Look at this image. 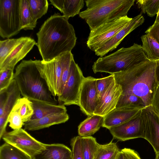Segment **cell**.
<instances>
[{
	"label": "cell",
	"instance_id": "cell-1",
	"mask_svg": "<svg viewBox=\"0 0 159 159\" xmlns=\"http://www.w3.org/2000/svg\"><path fill=\"white\" fill-rule=\"evenodd\" d=\"M36 45L43 61H48L61 54L71 52L77 40L72 25L59 13L51 16L36 33Z\"/></svg>",
	"mask_w": 159,
	"mask_h": 159
},
{
	"label": "cell",
	"instance_id": "cell-2",
	"mask_svg": "<svg viewBox=\"0 0 159 159\" xmlns=\"http://www.w3.org/2000/svg\"><path fill=\"white\" fill-rule=\"evenodd\" d=\"M156 62L148 60L124 71L113 74L122 89V94H134L140 98L145 106L151 105L158 85L156 78Z\"/></svg>",
	"mask_w": 159,
	"mask_h": 159
},
{
	"label": "cell",
	"instance_id": "cell-3",
	"mask_svg": "<svg viewBox=\"0 0 159 159\" xmlns=\"http://www.w3.org/2000/svg\"><path fill=\"white\" fill-rule=\"evenodd\" d=\"M13 79L23 97L30 100L58 104V100L52 95L41 75L36 60L22 61L16 68Z\"/></svg>",
	"mask_w": 159,
	"mask_h": 159
},
{
	"label": "cell",
	"instance_id": "cell-4",
	"mask_svg": "<svg viewBox=\"0 0 159 159\" xmlns=\"http://www.w3.org/2000/svg\"><path fill=\"white\" fill-rule=\"evenodd\" d=\"M135 0H86L87 9L80 12L90 30L117 18L127 16Z\"/></svg>",
	"mask_w": 159,
	"mask_h": 159
},
{
	"label": "cell",
	"instance_id": "cell-5",
	"mask_svg": "<svg viewBox=\"0 0 159 159\" xmlns=\"http://www.w3.org/2000/svg\"><path fill=\"white\" fill-rule=\"evenodd\" d=\"M148 60L142 46L134 43L130 47H123L107 56L100 57L94 62L92 70L94 73L114 74Z\"/></svg>",
	"mask_w": 159,
	"mask_h": 159
},
{
	"label": "cell",
	"instance_id": "cell-6",
	"mask_svg": "<svg viewBox=\"0 0 159 159\" xmlns=\"http://www.w3.org/2000/svg\"><path fill=\"white\" fill-rule=\"evenodd\" d=\"M20 0H0V36L9 38L22 30L20 15Z\"/></svg>",
	"mask_w": 159,
	"mask_h": 159
},
{
	"label": "cell",
	"instance_id": "cell-7",
	"mask_svg": "<svg viewBox=\"0 0 159 159\" xmlns=\"http://www.w3.org/2000/svg\"><path fill=\"white\" fill-rule=\"evenodd\" d=\"M71 53H63L51 61H45L36 60L41 76L46 82L49 90L54 96L59 95V88L64 65Z\"/></svg>",
	"mask_w": 159,
	"mask_h": 159
},
{
	"label": "cell",
	"instance_id": "cell-8",
	"mask_svg": "<svg viewBox=\"0 0 159 159\" xmlns=\"http://www.w3.org/2000/svg\"><path fill=\"white\" fill-rule=\"evenodd\" d=\"M2 138L6 143L19 149L32 159L43 151L46 145L22 128L6 132Z\"/></svg>",
	"mask_w": 159,
	"mask_h": 159
},
{
	"label": "cell",
	"instance_id": "cell-9",
	"mask_svg": "<svg viewBox=\"0 0 159 159\" xmlns=\"http://www.w3.org/2000/svg\"><path fill=\"white\" fill-rule=\"evenodd\" d=\"M132 19L127 16L120 17L90 30L86 43L88 48L94 52L112 38Z\"/></svg>",
	"mask_w": 159,
	"mask_h": 159
},
{
	"label": "cell",
	"instance_id": "cell-10",
	"mask_svg": "<svg viewBox=\"0 0 159 159\" xmlns=\"http://www.w3.org/2000/svg\"><path fill=\"white\" fill-rule=\"evenodd\" d=\"M84 78L80 68L72 58L68 79L61 94L58 97L60 104L78 106L80 91Z\"/></svg>",
	"mask_w": 159,
	"mask_h": 159
},
{
	"label": "cell",
	"instance_id": "cell-11",
	"mask_svg": "<svg viewBox=\"0 0 159 159\" xmlns=\"http://www.w3.org/2000/svg\"><path fill=\"white\" fill-rule=\"evenodd\" d=\"M21 95L13 79L6 89L0 91V139L6 133L8 116Z\"/></svg>",
	"mask_w": 159,
	"mask_h": 159
},
{
	"label": "cell",
	"instance_id": "cell-12",
	"mask_svg": "<svg viewBox=\"0 0 159 159\" xmlns=\"http://www.w3.org/2000/svg\"><path fill=\"white\" fill-rule=\"evenodd\" d=\"M109 130L113 138L120 141L139 138L144 139L145 126L141 112L127 121Z\"/></svg>",
	"mask_w": 159,
	"mask_h": 159
},
{
	"label": "cell",
	"instance_id": "cell-13",
	"mask_svg": "<svg viewBox=\"0 0 159 159\" xmlns=\"http://www.w3.org/2000/svg\"><path fill=\"white\" fill-rule=\"evenodd\" d=\"M96 80L91 76L85 77L80 91L78 106L81 111L88 116L93 115L99 101Z\"/></svg>",
	"mask_w": 159,
	"mask_h": 159
},
{
	"label": "cell",
	"instance_id": "cell-14",
	"mask_svg": "<svg viewBox=\"0 0 159 159\" xmlns=\"http://www.w3.org/2000/svg\"><path fill=\"white\" fill-rule=\"evenodd\" d=\"M141 114L145 126L144 139L152 147L155 153H159V115L151 105L146 107Z\"/></svg>",
	"mask_w": 159,
	"mask_h": 159
},
{
	"label": "cell",
	"instance_id": "cell-15",
	"mask_svg": "<svg viewBox=\"0 0 159 159\" xmlns=\"http://www.w3.org/2000/svg\"><path fill=\"white\" fill-rule=\"evenodd\" d=\"M144 21V18L141 14L132 18L127 24L112 38L97 49L94 52L95 55L102 57L108 52L114 50L127 35L142 25Z\"/></svg>",
	"mask_w": 159,
	"mask_h": 159
},
{
	"label": "cell",
	"instance_id": "cell-16",
	"mask_svg": "<svg viewBox=\"0 0 159 159\" xmlns=\"http://www.w3.org/2000/svg\"><path fill=\"white\" fill-rule=\"evenodd\" d=\"M17 45L0 64V71L14 69L15 65L24 58L36 45L35 40L30 37H22Z\"/></svg>",
	"mask_w": 159,
	"mask_h": 159
},
{
	"label": "cell",
	"instance_id": "cell-17",
	"mask_svg": "<svg viewBox=\"0 0 159 159\" xmlns=\"http://www.w3.org/2000/svg\"><path fill=\"white\" fill-rule=\"evenodd\" d=\"M122 93L121 86L115 80L99 99L93 114L104 117L115 109Z\"/></svg>",
	"mask_w": 159,
	"mask_h": 159
},
{
	"label": "cell",
	"instance_id": "cell-18",
	"mask_svg": "<svg viewBox=\"0 0 159 159\" xmlns=\"http://www.w3.org/2000/svg\"><path fill=\"white\" fill-rule=\"evenodd\" d=\"M143 108L134 106L116 108L103 117L102 127L109 129L121 125L140 113Z\"/></svg>",
	"mask_w": 159,
	"mask_h": 159
},
{
	"label": "cell",
	"instance_id": "cell-19",
	"mask_svg": "<svg viewBox=\"0 0 159 159\" xmlns=\"http://www.w3.org/2000/svg\"><path fill=\"white\" fill-rule=\"evenodd\" d=\"M67 112L44 117L41 118L30 120L25 123V130L35 131L48 127L52 125L64 123L69 119Z\"/></svg>",
	"mask_w": 159,
	"mask_h": 159
},
{
	"label": "cell",
	"instance_id": "cell-20",
	"mask_svg": "<svg viewBox=\"0 0 159 159\" xmlns=\"http://www.w3.org/2000/svg\"><path fill=\"white\" fill-rule=\"evenodd\" d=\"M34 110L30 120L38 119L53 115L67 112L66 107L63 104H54L39 101L30 100Z\"/></svg>",
	"mask_w": 159,
	"mask_h": 159
},
{
	"label": "cell",
	"instance_id": "cell-21",
	"mask_svg": "<svg viewBox=\"0 0 159 159\" xmlns=\"http://www.w3.org/2000/svg\"><path fill=\"white\" fill-rule=\"evenodd\" d=\"M34 159H73L71 150L61 143L46 144L45 148Z\"/></svg>",
	"mask_w": 159,
	"mask_h": 159
},
{
	"label": "cell",
	"instance_id": "cell-22",
	"mask_svg": "<svg viewBox=\"0 0 159 159\" xmlns=\"http://www.w3.org/2000/svg\"><path fill=\"white\" fill-rule=\"evenodd\" d=\"M51 4L68 20L79 14L84 6V0H49Z\"/></svg>",
	"mask_w": 159,
	"mask_h": 159
},
{
	"label": "cell",
	"instance_id": "cell-23",
	"mask_svg": "<svg viewBox=\"0 0 159 159\" xmlns=\"http://www.w3.org/2000/svg\"><path fill=\"white\" fill-rule=\"evenodd\" d=\"M103 117L95 114L89 116L78 126L79 136L81 137H87L94 134L102 126Z\"/></svg>",
	"mask_w": 159,
	"mask_h": 159
},
{
	"label": "cell",
	"instance_id": "cell-24",
	"mask_svg": "<svg viewBox=\"0 0 159 159\" xmlns=\"http://www.w3.org/2000/svg\"><path fill=\"white\" fill-rule=\"evenodd\" d=\"M20 15L22 29L33 30L36 27L37 20L33 16L28 0H20Z\"/></svg>",
	"mask_w": 159,
	"mask_h": 159
},
{
	"label": "cell",
	"instance_id": "cell-25",
	"mask_svg": "<svg viewBox=\"0 0 159 159\" xmlns=\"http://www.w3.org/2000/svg\"><path fill=\"white\" fill-rule=\"evenodd\" d=\"M142 46L147 58L156 61L159 60V44L153 38L146 35L141 36Z\"/></svg>",
	"mask_w": 159,
	"mask_h": 159
},
{
	"label": "cell",
	"instance_id": "cell-26",
	"mask_svg": "<svg viewBox=\"0 0 159 159\" xmlns=\"http://www.w3.org/2000/svg\"><path fill=\"white\" fill-rule=\"evenodd\" d=\"M120 151L116 143L111 140L108 143L100 144L93 159H116Z\"/></svg>",
	"mask_w": 159,
	"mask_h": 159
},
{
	"label": "cell",
	"instance_id": "cell-27",
	"mask_svg": "<svg viewBox=\"0 0 159 159\" xmlns=\"http://www.w3.org/2000/svg\"><path fill=\"white\" fill-rule=\"evenodd\" d=\"M82 153L84 159H93L100 144L92 136L81 137Z\"/></svg>",
	"mask_w": 159,
	"mask_h": 159
},
{
	"label": "cell",
	"instance_id": "cell-28",
	"mask_svg": "<svg viewBox=\"0 0 159 159\" xmlns=\"http://www.w3.org/2000/svg\"><path fill=\"white\" fill-rule=\"evenodd\" d=\"M13 109L19 112L24 123L31 119L34 113L32 102L25 97L19 98Z\"/></svg>",
	"mask_w": 159,
	"mask_h": 159
},
{
	"label": "cell",
	"instance_id": "cell-29",
	"mask_svg": "<svg viewBox=\"0 0 159 159\" xmlns=\"http://www.w3.org/2000/svg\"><path fill=\"white\" fill-rule=\"evenodd\" d=\"M0 159H32L13 146L5 143L0 147Z\"/></svg>",
	"mask_w": 159,
	"mask_h": 159
},
{
	"label": "cell",
	"instance_id": "cell-30",
	"mask_svg": "<svg viewBox=\"0 0 159 159\" xmlns=\"http://www.w3.org/2000/svg\"><path fill=\"white\" fill-rule=\"evenodd\" d=\"M126 106H134L143 108L146 107L143 100L139 97L132 94L122 93L116 108Z\"/></svg>",
	"mask_w": 159,
	"mask_h": 159
},
{
	"label": "cell",
	"instance_id": "cell-31",
	"mask_svg": "<svg viewBox=\"0 0 159 159\" xmlns=\"http://www.w3.org/2000/svg\"><path fill=\"white\" fill-rule=\"evenodd\" d=\"M35 18L37 20L48 11V2L47 0H28Z\"/></svg>",
	"mask_w": 159,
	"mask_h": 159
},
{
	"label": "cell",
	"instance_id": "cell-32",
	"mask_svg": "<svg viewBox=\"0 0 159 159\" xmlns=\"http://www.w3.org/2000/svg\"><path fill=\"white\" fill-rule=\"evenodd\" d=\"M137 3L143 13L151 17L157 15L159 11V0H138Z\"/></svg>",
	"mask_w": 159,
	"mask_h": 159
},
{
	"label": "cell",
	"instance_id": "cell-33",
	"mask_svg": "<svg viewBox=\"0 0 159 159\" xmlns=\"http://www.w3.org/2000/svg\"><path fill=\"white\" fill-rule=\"evenodd\" d=\"M20 38L17 39H8L0 41V64L20 41Z\"/></svg>",
	"mask_w": 159,
	"mask_h": 159
},
{
	"label": "cell",
	"instance_id": "cell-34",
	"mask_svg": "<svg viewBox=\"0 0 159 159\" xmlns=\"http://www.w3.org/2000/svg\"><path fill=\"white\" fill-rule=\"evenodd\" d=\"M115 80L113 74L105 77L96 79V87L99 100Z\"/></svg>",
	"mask_w": 159,
	"mask_h": 159
},
{
	"label": "cell",
	"instance_id": "cell-35",
	"mask_svg": "<svg viewBox=\"0 0 159 159\" xmlns=\"http://www.w3.org/2000/svg\"><path fill=\"white\" fill-rule=\"evenodd\" d=\"M7 122L9 126L13 130L22 128L25 124L19 112L13 109L8 116Z\"/></svg>",
	"mask_w": 159,
	"mask_h": 159
},
{
	"label": "cell",
	"instance_id": "cell-36",
	"mask_svg": "<svg viewBox=\"0 0 159 159\" xmlns=\"http://www.w3.org/2000/svg\"><path fill=\"white\" fill-rule=\"evenodd\" d=\"M14 69L0 71V91L7 89L13 80Z\"/></svg>",
	"mask_w": 159,
	"mask_h": 159
},
{
	"label": "cell",
	"instance_id": "cell-37",
	"mask_svg": "<svg viewBox=\"0 0 159 159\" xmlns=\"http://www.w3.org/2000/svg\"><path fill=\"white\" fill-rule=\"evenodd\" d=\"M73 159H84L81 143V137L75 136L70 141Z\"/></svg>",
	"mask_w": 159,
	"mask_h": 159
},
{
	"label": "cell",
	"instance_id": "cell-38",
	"mask_svg": "<svg viewBox=\"0 0 159 159\" xmlns=\"http://www.w3.org/2000/svg\"><path fill=\"white\" fill-rule=\"evenodd\" d=\"M146 34L152 37L159 44V22L150 26L145 32Z\"/></svg>",
	"mask_w": 159,
	"mask_h": 159
},
{
	"label": "cell",
	"instance_id": "cell-39",
	"mask_svg": "<svg viewBox=\"0 0 159 159\" xmlns=\"http://www.w3.org/2000/svg\"><path fill=\"white\" fill-rule=\"evenodd\" d=\"M121 150L124 153L125 159H141L138 152L133 149L125 148Z\"/></svg>",
	"mask_w": 159,
	"mask_h": 159
},
{
	"label": "cell",
	"instance_id": "cell-40",
	"mask_svg": "<svg viewBox=\"0 0 159 159\" xmlns=\"http://www.w3.org/2000/svg\"><path fill=\"white\" fill-rule=\"evenodd\" d=\"M151 106L159 115V85L157 87L154 92Z\"/></svg>",
	"mask_w": 159,
	"mask_h": 159
},
{
	"label": "cell",
	"instance_id": "cell-41",
	"mask_svg": "<svg viewBox=\"0 0 159 159\" xmlns=\"http://www.w3.org/2000/svg\"><path fill=\"white\" fill-rule=\"evenodd\" d=\"M156 67L155 69V75L156 80L158 85H159V60L155 61Z\"/></svg>",
	"mask_w": 159,
	"mask_h": 159
},
{
	"label": "cell",
	"instance_id": "cell-42",
	"mask_svg": "<svg viewBox=\"0 0 159 159\" xmlns=\"http://www.w3.org/2000/svg\"><path fill=\"white\" fill-rule=\"evenodd\" d=\"M116 159H125L124 153L121 150H120Z\"/></svg>",
	"mask_w": 159,
	"mask_h": 159
},
{
	"label": "cell",
	"instance_id": "cell-43",
	"mask_svg": "<svg viewBox=\"0 0 159 159\" xmlns=\"http://www.w3.org/2000/svg\"><path fill=\"white\" fill-rule=\"evenodd\" d=\"M158 22H159V11L157 14L156 18L154 23L156 24Z\"/></svg>",
	"mask_w": 159,
	"mask_h": 159
},
{
	"label": "cell",
	"instance_id": "cell-44",
	"mask_svg": "<svg viewBox=\"0 0 159 159\" xmlns=\"http://www.w3.org/2000/svg\"><path fill=\"white\" fill-rule=\"evenodd\" d=\"M155 159H159V153L156 154V157Z\"/></svg>",
	"mask_w": 159,
	"mask_h": 159
}]
</instances>
